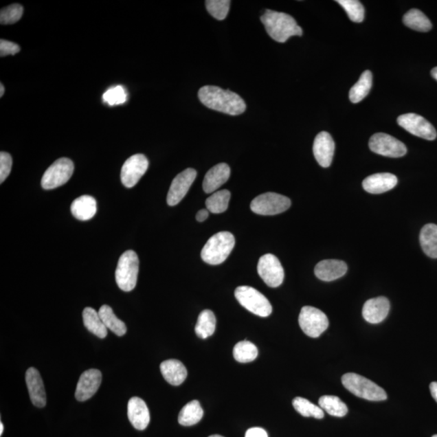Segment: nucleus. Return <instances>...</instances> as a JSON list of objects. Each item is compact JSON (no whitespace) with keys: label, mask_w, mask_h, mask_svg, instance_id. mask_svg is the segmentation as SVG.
Listing matches in <instances>:
<instances>
[{"label":"nucleus","mask_w":437,"mask_h":437,"mask_svg":"<svg viewBox=\"0 0 437 437\" xmlns=\"http://www.w3.org/2000/svg\"><path fill=\"white\" fill-rule=\"evenodd\" d=\"M198 97L205 107L229 115H240L247 104L238 94L217 86L207 85L199 89Z\"/></svg>","instance_id":"1"},{"label":"nucleus","mask_w":437,"mask_h":437,"mask_svg":"<svg viewBox=\"0 0 437 437\" xmlns=\"http://www.w3.org/2000/svg\"><path fill=\"white\" fill-rule=\"evenodd\" d=\"M268 35L278 43H284L291 36H302L303 30L294 18L284 12L267 9L261 16Z\"/></svg>","instance_id":"2"},{"label":"nucleus","mask_w":437,"mask_h":437,"mask_svg":"<svg viewBox=\"0 0 437 437\" xmlns=\"http://www.w3.org/2000/svg\"><path fill=\"white\" fill-rule=\"evenodd\" d=\"M234 236L229 232H220L212 236L202 249L203 260L210 265H220L224 262L234 249Z\"/></svg>","instance_id":"3"},{"label":"nucleus","mask_w":437,"mask_h":437,"mask_svg":"<svg viewBox=\"0 0 437 437\" xmlns=\"http://www.w3.org/2000/svg\"><path fill=\"white\" fill-rule=\"evenodd\" d=\"M342 383L350 393L370 401H384L387 399L385 391L374 382L357 373H346Z\"/></svg>","instance_id":"4"},{"label":"nucleus","mask_w":437,"mask_h":437,"mask_svg":"<svg viewBox=\"0 0 437 437\" xmlns=\"http://www.w3.org/2000/svg\"><path fill=\"white\" fill-rule=\"evenodd\" d=\"M139 261L137 254L127 250L118 260L115 271L116 283L121 290L131 291L137 284Z\"/></svg>","instance_id":"5"},{"label":"nucleus","mask_w":437,"mask_h":437,"mask_svg":"<svg viewBox=\"0 0 437 437\" xmlns=\"http://www.w3.org/2000/svg\"><path fill=\"white\" fill-rule=\"evenodd\" d=\"M235 297L245 309L255 315L266 317L272 313V306L267 298L257 289L249 286H240L235 290Z\"/></svg>","instance_id":"6"},{"label":"nucleus","mask_w":437,"mask_h":437,"mask_svg":"<svg viewBox=\"0 0 437 437\" xmlns=\"http://www.w3.org/2000/svg\"><path fill=\"white\" fill-rule=\"evenodd\" d=\"M291 207V200L284 195L267 192L258 195L250 203L252 212L262 216H274L283 213Z\"/></svg>","instance_id":"7"},{"label":"nucleus","mask_w":437,"mask_h":437,"mask_svg":"<svg viewBox=\"0 0 437 437\" xmlns=\"http://www.w3.org/2000/svg\"><path fill=\"white\" fill-rule=\"evenodd\" d=\"M74 172V164L68 158H60L49 166L42 179V186L45 190L59 188L70 180Z\"/></svg>","instance_id":"8"},{"label":"nucleus","mask_w":437,"mask_h":437,"mask_svg":"<svg viewBox=\"0 0 437 437\" xmlns=\"http://www.w3.org/2000/svg\"><path fill=\"white\" fill-rule=\"evenodd\" d=\"M299 325L304 334L311 338H317L329 326V320L320 309L304 306L299 315Z\"/></svg>","instance_id":"9"},{"label":"nucleus","mask_w":437,"mask_h":437,"mask_svg":"<svg viewBox=\"0 0 437 437\" xmlns=\"http://www.w3.org/2000/svg\"><path fill=\"white\" fill-rule=\"evenodd\" d=\"M371 151L381 156L398 158L407 154L406 145L400 140L385 133L373 135L370 140Z\"/></svg>","instance_id":"10"},{"label":"nucleus","mask_w":437,"mask_h":437,"mask_svg":"<svg viewBox=\"0 0 437 437\" xmlns=\"http://www.w3.org/2000/svg\"><path fill=\"white\" fill-rule=\"evenodd\" d=\"M258 272L262 280L271 288H277L283 284L284 271L275 255L267 254L259 259Z\"/></svg>","instance_id":"11"},{"label":"nucleus","mask_w":437,"mask_h":437,"mask_svg":"<svg viewBox=\"0 0 437 437\" xmlns=\"http://www.w3.org/2000/svg\"><path fill=\"white\" fill-rule=\"evenodd\" d=\"M398 124L401 127L414 135L427 140H434L437 133L435 127L425 117L410 113L398 117Z\"/></svg>","instance_id":"12"},{"label":"nucleus","mask_w":437,"mask_h":437,"mask_svg":"<svg viewBox=\"0 0 437 437\" xmlns=\"http://www.w3.org/2000/svg\"><path fill=\"white\" fill-rule=\"evenodd\" d=\"M148 161L143 154H135L127 159L121 171V181L126 188H131L138 183L148 168Z\"/></svg>","instance_id":"13"},{"label":"nucleus","mask_w":437,"mask_h":437,"mask_svg":"<svg viewBox=\"0 0 437 437\" xmlns=\"http://www.w3.org/2000/svg\"><path fill=\"white\" fill-rule=\"evenodd\" d=\"M197 172L194 168H186V170L177 175L172 181L167 195V203L170 206L179 204L188 194L190 186L197 179Z\"/></svg>","instance_id":"14"},{"label":"nucleus","mask_w":437,"mask_h":437,"mask_svg":"<svg viewBox=\"0 0 437 437\" xmlns=\"http://www.w3.org/2000/svg\"><path fill=\"white\" fill-rule=\"evenodd\" d=\"M102 379L101 371L94 368L82 373L76 385V399L80 402H85L92 398L101 385Z\"/></svg>","instance_id":"15"},{"label":"nucleus","mask_w":437,"mask_h":437,"mask_svg":"<svg viewBox=\"0 0 437 437\" xmlns=\"http://www.w3.org/2000/svg\"><path fill=\"white\" fill-rule=\"evenodd\" d=\"M335 144L333 138L326 131H322L316 136L313 143V155L323 168L330 166L335 154Z\"/></svg>","instance_id":"16"},{"label":"nucleus","mask_w":437,"mask_h":437,"mask_svg":"<svg viewBox=\"0 0 437 437\" xmlns=\"http://www.w3.org/2000/svg\"><path fill=\"white\" fill-rule=\"evenodd\" d=\"M390 308V302L384 297L368 300L363 307L362 314L364 320L372 324L383 322L388 316Z\"/></svg>","instance_id":"17"},{"label":"nucleus","mask_w":437,"mask_h":437,"mask_svg":"<svg viewBox=\"0 0 437 437\" xmlns=\"http://www.w3.org/2000/svg\"><path fill=\"white\" fill-rule=\"evenodd\" d=\"M25 381L32 403L36 407H44L47 404V395L39 372L35 368H30L26 372Z\"/></svg>","instance_id":"18"},{"label":"nucleus","mask_w":437,"mask_h":437,"mask_svg":"<svg viewBox=\"0 0 437 437\" xmlns=\"http://www.w3.org/2000/svg\"><path fill=\"white\" fill-rule=\"evenodd\" d=\"M127 416L135 429L141 431L147 429L150 422V413L147 404L143 399L133 397L129 400Z\"/></svg>","instance_id":"19"},{"label":"nucleus","mask_w":437,"mask_h":437,"mask_svg":"<svg viewBox=\"0 0 437 437\" xmlns=\"http://www.w3.org/2000/svg\"><path fill=\"white\" fill-rule=\"evenodd\" d=\"M398 184L397 177L389 172L372 175L363 181V188L370 194H382L395 188Z\"/></svg>","instance_id":"20"},{"label":"nucleus","mask_w":437,"mask_h":437,"mask_svg":"<svg viewBox=\"0 0 437 437\" xmlns=\"http://www.w3.org/2000/svg\"><path fill=\"white\" fill-rule=\"evenodd\" d=\"M348 271V266L343 261L327 259L317 264L314 273L318 279L330 282L343 277Z\"/></svg>","instance_id":"21"},{"label":"nucleus","mask_w":437,"mask_h":437,"mask_svg":"<svg viewBox=\"0 0 437 437\" xmlns=\"http://www.w3.org/2000/svg\"><path fill=\"white\" fill-rule=\"evenodd\" d=\"M231 175L230 167L225 163L218 164L209 170L204 177L203 188L205 193L215 192L222 185L229 180Z\"/></svg>","instance_id":"22"},{"label":"nucleus","mask_w":437,"mask_h":437,"mask_svg":"<svg viewBox=\"0 0 437 437\" xmlns=\"http://www.w3.org/2000/svg\"><path fill=\"white\" fill-rule=\"evenodd\" d=\"M161 372L168 383L177 386L183 383L188 377V370L184 364L177 359H168L161 364Z\"/></svg>","instance_id":"23"},{"label":"nucleus","mask_w":437,"mask_h":437,"mask_svg":"<svg viewBox=\"0 0 437 437\" xmlns=\"http://www.w3.org/2000/svg\"><path fill=\"white\" fill-rule=\"evenodd\" d=\"M72 215L77 220L82 221H89L92 218L97 212V201L89 195H83L73 201L71 206Z\"/></svg>","instance_id":"24"},{"label":"nucleus","mask_w":437,"mask_h":437,"mask_svg":"<svg viewBox=\"0 0 437 437\" xmlns=\"http://www.w3.org/2000/svg\"><path fill=\"white\" fill-rule=\"evenodd\" d=\"M84 324L91 333L98 338L104 339L107 336V328L104 326L98 312L94 309L87 307L83 311Z\"/></svg>","instance_id":"25"},{"label":"nucleus","mask_w":437,"mask_h":437,"mask_svg":"<svg viewBox=\"0 0 437 437\" xmlns=\"http://www.w3.org/2000/svg\"><path fill=\"white\" fill-rule=\"evenodd\" d=\"M420 241L423 252L432 258H437V225L427 224L423 226Z\"/></svg>","instance_id":"26"},{"label":"nucleus","mask_w":437,"mask_h":437,"mask_svg":"<svg viewBox=\"0 0 437 437\" xmlns=\"http://www.w3.org/2000/svg\"><path fill=\"white\" fill-rule=\"evenodd\" d=\"M203 410L199 401L193 400L181 409L179 423L182 426H193L202 420Z\"/></svg>","instance_id":"27"},{"label":"nucleus","mask_w":437,"mask_h":437,"mask_svg":"<svg viewBox=\"0 0 437 437\" xmlns=\"http://www.w3.org/2000/svg\"><path fill=\"white\" fill-rule=\"evenodd\" d=\"M98 313L107 329L111 330L116 335L120 337L124 336L126 333L127 328L125 323L118 320L111 307L104 304L100 308Z\"/></svg>","instance_id":"28"},{"label":"nucleus","mask_w":437,"mask_h":437,"mask_svg":"<svg viewBox=\"0 0 437 437\" xmlns=\"http://www.w3.org/2000/svg\"><path fill=\"white\" fill-rule=\"evenodd\" d=\"M372 85V74L370 71L362 73L357 83L350 90L349 98L352 103H358L366 98Z\"/></svg>","instance_id":"29"},{"label":"nucleus","mask_w":437,"mask_h":437,"mask_svg":"<svg viewBox=\"0 0 437 437\" xmlns=\"http://www.w3.org/2000/svg\"><path fill=\"white\" fill-rule=\"evenodd\" d=\"M404 25L418 32H429L432 28V22L425 13L418 9H411L403 16Z\"/></svg>","instance_id":"30"},{"label":"nucleus","mask_w":437,"mask_h":437,"mask_svg":"<svg viewBox=\"0 0 437 437\" xmlns=\"http://www.w3.org/2000/svg\"><path fill=\"white\" fill-rule=\"evenodd\" d=\"M216 318L215 314L209 309H205L199 314L195 333L201 339H207L212 336L216 330Z\"/></svg>","instance_id":"31"},{"label":"nucleus","mask_w":437,"mask_h":437,"mask_svg":"<svg viewBox=\"0 0 437 437\" xmlns=\"http://www.w3.org/2000/svg\"><path fill=\"white\" fill-rule=\"evenodd\" d=\"M320 407L332 416L344 417L347 415L348 408L337 396L324 395L318 401Z\"/></svg>","instance_id":"32"},{"label":"nucleus","mask_w":437,"mask_h":437,"mask_svg":"<svg viewBox=\"0 0 437 437\" xmlns=\"http://www.w3.org/2000/svg\"><path fill=\"white\" fill-rule=\"evenodd\" d=\"M230 199L231 193L229 190H218L206 200L207 209L214 214L225 212L229 208Z\"/></svg>","instance_id":"33"},{"label":"nucleus","mask_w":437,"mask_h":437,"mask_svg":"<svg viewBox=\"0 0 437 437\" xmlns=\"http://www.w3.org/2000/svg\"><path fill=\"white\" fill-rule=\"evenodd\" d=\"M258 354L256 346L249 341H241L234 348V359L240 363L252 362L257 358Z\"/></svg>","instance_id":"34"},{"label":"nucleus","mask_w":437,"mask_h":437,"mask_svg":"<svg viewBox=\"0 0 437 437\" xmlns=\"http://www.w3.org/2000/svg\"><path fill=\"white\" fill-rule=\"evenodd\" d=\"M293 407L298 413L304 417H313L321 420L324 418V412L320 407L316 406L308 399L298 397L293 401Z\"/></svg>","instance_id":"35"},{"label":"nucleus","mask_w":437,"mask_h":437,"mask_svg":"<svg viewBox=\"0 0 437 437\" xmlns=\"http://www.w3.org/2000/svg\"><path fill=\"white\" fill-rule=\"evenodd\" d=\"M348 13L350 20L353 22L361 23L364 18V8L358 0H337Z\"/></svg>","instance_id":"36"},{"label":"nucleus","mask_w":437,"mask_h":437,"mask_svg":"<svg viewBox=\"0 0 437 437\" xmlns=\"http://www.w3.org/2000/svg\"><path fill=\"white\" fill-rule=\"evenodd\" d=\"M229 0H207L205 2L208 11L216 20H225L229 12Z\"/></svg>","instance_id":"37"},{"label":"nucleus","mask_w":437,"mask_h":437,"mask_svg":"<svg viewBox=\"0 0 437 437\" xmlns=\"http://www.w3.org/2000/svg\"><path fill=\"white\" fill-rule=\"evenodd\" d=\"M24 8L19 3L12 4L0 12V23L2 25H12L21 20Z\"/></svg>","instance_id":"38"},{"label":"nucleus","mask_w":437,"mask_h":437,"mask_svg":"<svg viewBox=\"0 0 437 437\" xmlns=\"http://www.w3.org/2000/svg\"><path fill=\"white\" fill-rule=\"evenodd\" d=\"M126 98V90L122 86L109 89L103 95V101L111 107L125 103Z\"/></svg>","instance_id":"39"},{"label":"nucleus","mask_w":437,"mask_h":437,"mask_svg":"<svg viewBox=\"0 0 437 437\" xmlns=\"http://www.w3.org/2000/svg\"><path fill=\"white\" fill-rule=\"evenodd\" d=\"M12 166V159L11 155L1 152L0 153V183H3L10 175Z\"/></svg>","instance_id":"40"},{"label":"nucleus","mask_w":437,"mask_h":437,"mask_svg":"<svg viewBox=\"0 0 437 437\" xmlns=\"http://www.w3.org/2000/svg\"><path fill=\"white\" fill-rule=\"evenodd\" d=\"M21 48L19 45L9 41L1 39L0 41V56L1 57L10 56V54H16L20 52Z\"/></svg>","instance_id":"41"},{"label":"nucleus","mask_w":437,"mask_h":437,"mask_svg":"<svg viewBox=\"0 0 437 437\" xmlns=\"http://www.w3.org/2000/svg\"><path fill=\"white\" fill-rule=\"evenodd\" d=\"M245 437H268V435L267 432L261 427H252L247 432Z\"/></svg>","instance_id":"42"},{"label":"nucleus","mask_w":437,"mask_h":437,"mask_svg":"<svg viewBox=\"0 0 437 437\" xmlns=\"http://www.w3.org/2000/svg\"><path fill=\"white\" fill-rule=\"evenodd\" d=\"M208 212L209 211L208 210V209H202V210H200L199 212H198L197 215V221L203 222L206 221L209 216Z\"/></svg>","instance_id":"43"},{"label":"nucleus","mask_w":437,"mask_h":437,"mask_svg":"<svg viewBox=\"0 0 437 437\" xmlns=\"http://www.w3.org/2000/svg\"><path fill=\"white\" fill-rule=\"evenodd\" d=\"M430 391L432 396L437 403V382H432L430 384Z\"/></svg>","instance_id":"44"},{"label":"nucleus","mask_w":437,"mask_h":437,"mask_svg":"<svg viewBox=\"0 0 437 437\" xmlns=\"http://www.w3.org/2000/svg\"><path fill=\"white\" fill-rule=\"evenodd\" d=\"M432 76L437 81V67H434L431 71Z\"/></svg>","instance_id":"45"},{"label":"nucleus","mask_w":437,"mask_h":437,"mask_svg":"<svg viewBox=\"0 0 437 437\" xmlns=\"http://www.w3.org/2000/svg\"><path fill=\"white\" fill-rule=\"evenodd\" d=\"M0 91H1V92H0V97H3V94H4V91H5V89H4L3 85L1 84V85H0Z\"/></svg>","instance_id":"46"},{"label":"nucleus","mask_w":437,"mask_h":437,"mask_svg":"<svg viewBox=\"0 0 437 437\" xmlns=\"http://www.w3.org/2000/svg\"><path fill=\"white\" fill-rule=\"evenodd\" d=\"M3 429H4L3 425V423H0V436H2Z\"/></svg>","instance_id":"47"},{"label":"nucleus","mask_w":437,"mask_h":437,"mask_svg":"<svg viewBox=\"0 0 437 437\" xmlns=\"http://www.w3.org/2000/svg\"><path fill=\"white\" fill-rule=\"evenodd\" d=\"M209 437H224V436H220V435H212V436H210Z\"/></svg>","instance_id":"48"},{"label":"nucleus","mask_w":437,"mask_h":437,"mask_svg":"<svg viewBox=\"0 0 437 437\" xmlns=\"http://www.w3.org/2000/svg\"><path fill=\"white\" fill-rule=\"evenodd\" d=\"M432 437H437V435H434V436H432Z\"/></svg>","instance_id":"49"}]
</instances>
